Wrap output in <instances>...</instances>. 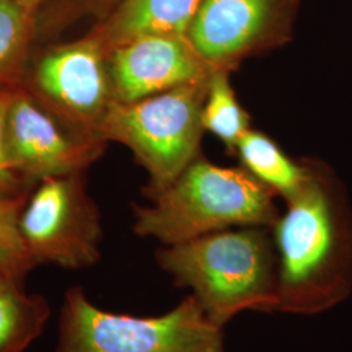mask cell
Segmentation results:
<instances>
[{
    "label": "cell",
    "instance_id": "obj_15",
    "mask_svg": "<svg viewBox=\"0 0 352 352\" xmlns=\"http://www.w3.org/2000/svg\"><path fill=\"white\" fill-rule=\"evenodd\" d=\"M24 199L0 197V274L24 283L36 263L29 254L20 231Z\"/></svg>",
    "mask_w": 352,
    "mask_h": 352
},
{
    "label": "cell",
    "instance_id": "obj_7",
    "mask_svg": "<svg viewBox=\"0 0 352 352\" xmlns=\"http://www.w3.org/2000/svg\"><path fill=\"white\" fill-rule=\"evenodd\" d=\"M296 0H201L188 32L212 71H234L253 55L286 43Z\"/></svg>",
    "mask_w": 352,
    "mask_h": 352
},
{
    "label": "cell",
    "instance_id": "obj_2",
    "mask_svg": "<svg viewBox=\"0 0 352 352\" xmlns=\"http://www.w3.org/2000/svg\"><path fill=\"white\" fill-rule=\"evenodd\" d=\"M157 263L192 295L218 327L243 311L269 312L277 287L278 260L260 227L218 231L164 245Z\"/></svg>",
    "mask_w": 352,
    "mask_h": 352
},
{
    "label": "cell",
    "instance_id": "obj_14",
    "mask_svg": "<svg viewBox=\"0 0 352 352\" xmlns=\"http://www.w3.org/2000/svg\"><path fill=\"white\" fill-rule=\"evenodd\" d=\"M228 71H213L202 109V126L235 153L240 140L251 129L250 116L230 84Z\"/></svg>",
    "mask_w": 352,
    "mask_h": 352
},
{
    "label": "cell",
    "instance_id": "obj_3",
    "mask_svg": "<svg viewBox=\"0 0 352 352\" xmlns=\"http://www.w3.org/2000/svg\"><path fill=\"white\" fill-rule=\"evenodd\" d=\"M135 208V232L175 245L228 227H273L274 192L245 168L195 160L175 182Z\"/></svg>",
    "mask_w": 352,
    "mask_h": 352
},
{
    "label": "cell",
    "instance_id": "obj_11",
    "mask_svg": "<svg viewBox=\"0 0 352 352\" xmlns=\"http://www.w3.org/2000/svg\"><path fill=\"white\" fill-rule=\"evenodd\" d=\"M201 0H119L93 36L109 55L116 47L148 36H187Z\"/></svg>",
    "mask_w": 352,
    "mask_h": 352
},
{
    "label": "cell",
    "instance_id": "obj_18",
    "mask_svg": "<svg viewBox=\"0 0 352 352\" xmlns=\"http://www.w3.org/2000/svg\"><path fill=\"white\" fill-rule=\"evenodd\" d=\"M16 3H19L21 7H24L26 8L28 11H33L36 7H37L38 3L41 1V0H14Z\"/></svg>",
    "mask_w": 352,
    "mask_h": 352
},
{
    "label": "cell",
    "instance_id": "obj_8",
    "mask_svg": "<svg viewBox=\"0 0 352 352\" xmlns=\"http://www.w3.org/2000/svg\"><path fill=\"white\" fill-rule=\"evenodd\" d=\"M36 85L84 136L100 140L97 129L113 98L107 54L97 38L91 34L43 56Z\"/></svg>",
    "mask_w": 352,
    "mask_h": 352
},
{
    "label": "cell",
    "instance_id": "obj_4",
    "mask_svg": "<svg viewBox=\"0 0 352 352\" xmlns=\"http://www.w3.org/2000/svg\"><path fill=\"white\" fill-rule=\"evenodd\" d=\"M209 81L210 77L139 101H113L98 126V139L124 145L148 171L151 199L197 160Z\"/></svg>",
    "mask_w": 352,
    "mask_h": 352
},
{
    "label": "cell",
    "instance_id": "obj_10",
    "mask_svg": "<svg viewBox=\"0 0 352 352\" xmlns=\"http://www.w3.org/2000/svg\"><path fill=\"white\" fill-rule=\"evenodd\" d=\"M113 101L135 102L166 90L209 78L187 36H148L107 55Z\"/></svg>",
    "mask_w": 352,
    "mask_h": 352
},
{
    "label": "cell",
    "instance_id": "obj_13",
    "mask_svg": "<svg viewBox=\"0 0 352 352\" xmlns=\"http://www.w3.org/2000/svg\"><path fill=\"white\" fill-rule=\"evenodd\" d=\"M50 317L47 300L26 294L23 283L0 274V352H23L42 334Z\"/></svg>",
    "mask_w": 352,
    "mask_h": 352
},
{
    "label": "cell",
    "instance_id": "obj_12",
    "mask_svg": "<svg viewBox=\"0 0 352 352\" xmlns=\"http://www.w3.org/2000/svg\"><path fill=\"white\" fill-rule=\"evenodd\" d=\"M243 168L286 201L296 196L315 171L292 160L266 135L250 129L236 148Z\"/></svg>",
    "mask_w": 352,
    "mask_h": 352
},
{
    "label": "cell",
    "instance_id": "obj_17",
    "mask_svg": "<svg viewBox=\"0 0 352 352\" xmlns=\"http://www.w3.org/2000/svg\"><path fill=\"white\" fill-rule=\"evenodd\" d=\"M14 90H0V197H12L17 184V173L13 168L7 145V120Z\"/></svg>",
    "mask_w": 352,
    "mask_h": 352
},
{
    "label": "cell",
    "instance_id": "obj_9",
    "mask_svg": "<svg viewBox=\"0 0 352 352\" xmlns=\"http://www.w3.org/2000/svg\"><path fill=\"white\" fill-rule=\"evenodd\" d=\"M7 145L14 171L30 179L81 173L103 151V141L69 139L26 93L14 91L7 120Z\"/></svg>",
    "mask_w": 352,
    "mask_h": 352
},
{
    "label": "cell",
    "instance_id": "obj_6",
    "mask_svg": "<svg viewBox=\"0 0 352 352\" xmlns=\"http://www.w3.org/2000/svg\"><path fill=\"white\" fill-rule=\"evenodd\" d=\"M20 231L37 265L77 270L101 258V218L80 173L41 180L23 209Z\"/></svg>",
    "mask_w": 352,
    "mask_h": 352
},
{
    "label": "cell",
    "instance_id": "obj_16",
    "mask_svg": "<svg viewBox=\"0 0 352 352\" xmlns=\"http://www.w3.org/2000/svg\"><path fill=\"white\" fill-rule=\"evenodd\" d=\"M32 12L14 0H0V82L20 65L30 37Z\"/></svg>",
    "mask_w": 352,
    "mask_h": 352
},
{
    "label": "cell",
    "instance_id": "obj_1",
    "mask_svg": "<svg viewBox=\"0 0 352 352\" xmlns=\"http://www.w3.org/2000/svg\"><path fill=\"white\" fill-rule=\"evenodd\" d=\"M277 287L269 312L316 315L352 289V238L324 179L314 174L274 225Z\"/></svg>",
    "mask_w": 352,
    "mask_h": 352
},
{
    "label": "cell",
    "instance_id": "obj_5",
    "mask_svg": "<svg viewBox=\"0 0 352 352\" xmlns=\"http://www.w3.org/2000/svg\"><path fill=\"white\" fill-rule=\"evenodd\" d=\"M55 352H225L222 329L189 295L157 317L109 314L90 302L81 289L64 298Z\"/></svg>",
    "mask_w": 352,
    "mask_h": 352
}]
</instances>
